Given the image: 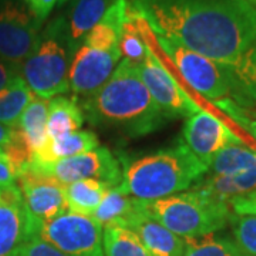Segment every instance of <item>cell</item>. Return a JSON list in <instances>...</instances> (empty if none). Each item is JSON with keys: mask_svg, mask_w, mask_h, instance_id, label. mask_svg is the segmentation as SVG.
I'll use <instances>...</instances> for the list:
<instances>
[{"mask_svg": "<svg viewBox=\"0 0 256 256\" xmlns=\"http://www.w3.org/2000/svg\"><path fill=\"white\" fill-rule=\"evenodd\" d=\"M156 36L236 67L256 46V6L249 0H128Z\"/></svg>", "mask_w": 256, "mask_h": 256, "instance_id": "cell-1", "label": "cell"}, {"mask_svg": "<svg viewBox=\"0 0 256 256\" xmlns=\"http://www.w3.org/2000/svg\"><path fill=\"white\" fill-rule=\"evenodd\" d=\"M82 108L92 126L118 127L131 137L151 134L166 121L142 82L138 64L126 58L104 86L86 97Z\"/></svg>", "mask_w": 256, "mask_h": 256, "instance_id": "cell-2", "label": "cell"}, {"mask_svg": "<svg viewBox=\"0 0 256 256\" xmlns=\"http://www.w3.org/2000/svg\"><path fill=\"white\" fill-rule=\"evenodd\" d=\"M122 181L118 188L140 201H156L190 190L208 172L180 140L178 144L152 154L127 158L120 156Z\"/></svg>", "mask_w": 256, "mask_h": 256, "instance_id": "cell-3", "label": "cell"}, {"mask_svg": "<svg viewBox=\"0 0 256 256\" xmlns=\"http://www.w3.org/2000/svg\"><path fill=\"white\" fill-rule=\"evenodd\" d=\"M76 43L70 36L68 22L57 16L40 33L32 54L18 66V73L34 96L52 100L70 92V67Z\"/></svg>", "mask_w": 256, "mask_h": 256, "instance_id": "cell-4", "label": "cell"}, {"mask_svg": "<svg viewBox=\"0 0 256 256\" xmlns=\"http://www.w3.org/2000/svg\"><path fill=\"white\" fill-rule=\"evenodd\" d=\"M146 208L161 225L182 239L216 234L232 218L229 204L196 188L146 202Z\"/></svg>", "mask_w": 256, "mask_h": 256, "instance_id": "cell-5", "label": "cell"}, {"mask_svg": "<svg viewBox=\"0 0 256 256\" xmlns=\"http://www.w3.org/2000/svg\"><path fill=\"white\" fill-rule=\"evenodd\" d=\"M156 38L162 52L175 64L185 82L204 98L218 102L236 92L234 67L214 62L165 37L156 36Z\"/></svg>", "mask_w": 256, "mask_h": 256, "instance_id": "cell-6", "label": "cell"}, {"mask_svg": "<svg viewBox=\"0 0 256 256\" xmlns=\"http://www.w3.org/2000/svg\"><path fill=\"white\" fill-rule=\"evenodd\" d=\"M104 228L92 216L67 210L43 224L38 236L67 256H106Z\"/></svg>", "mask_w": 256, "mask_h": 256, "instance_id": "cell-7", "label": "cell"}, {"mask_svg": "<svg viewBox=\"0 0 256 256\" xmlns=\"http://www.w3.org/2000/svg\"><path fill=\"white\" fill-rule=\"evenodd\" d=\"M28 166L48 178H53L64 186L82 180H97L107 184L110 188H116L122 181L121 162L106 146H98L94 151L60 160L53 164H28Z\"/></svg>", "mask_w": 256, "mask_h": 256, "instance_id": "cell-8", "label": "cell"}, {"mask_svg": "<svg viewBox=\"0 0 256 256\" xmlns=\"http://www.w3.org/2000/svg\"><path fill=\"white\" fill-rule=\"evenodd\" d=\"M42 28L23 0H0V62L20 66L34 50Z\"/></svg>", "mask_w": 256, "mask_h": 256, "instance_id": "cell-9", "label": "cell"}, {"mask_svg": "<svg viewBox=\"0 0 256 256\" xmlns=\"http://www.w3.org/2000/svg\"><path fill=\"white\" fill-rule=\"evenodd\" d=\"M138 70L165 118H190L202 110L175 80L174 76L165 68L150 44L146 47V60L138 64Z\"/></svg>", "mask_w": 256, "mask_h": 256, "instance_id": "cell-10", "label": "cell"}, {"mask_svg": "<svg viewBox=\"0 0 256 256\" xmlns=\"http://www.w3.org/2000/svg\"><path fill=\"white\" fill-rule=\"evenodd\" d=\"M18 185L37 236L43 224L68 210L66 186L53 178H48L28 166L18 176Z\"/></svg>", "mask_w": 256, "mask_h": 256, "instance_id": "cell-11", "label": "cell"}, {"mask_svg": "<svg viewBox=\"0 0 256 256\" xmlns=\"http://www.w3.org/2000/svg\"><path fill=\"white\" fill-rule=\"evenodd\" d=\"M121 57L120 48H101L80 42L70 67V90L76 96H92L107 82Z\"/></svg>", "mask_w": 256, "mask_h": 256, "instance_id": "cell-12", "label": "cell"}, {"mask_svg": "<svg viewBox=\"0 0 256 256\" xmlns=\"http://www.w3.org/2000/svg\"><path fill=\"white\" fill-rule=\"evenodd\" d=\"M181 141L208 168L224 148L242 144L226 124L205 110L194 114L185 121Z\"/></svg>", "mask_w": 256, "mask_h": 256, "instance_id": "cell-13", "label": "cell"}, {"mask_svg": "<svg viewBox=\"0 0 256 256\" xmlns=\"http://www.w3.org/2000/svg\"><path fill=\"white\" fill-rule=\"evenodd\" d=\"M37 236L18 185L0 188V256H22L30 239Z\"/></svg>", "mask_w": 256, "mask_h": 256, "instance_id": "cell-14", "label": "cell"}, {"mask_svg": "<svg viewBox=\"0 0 256 256\" xmlns=\"http://www.w3.org/2000/svg\"><path fill=\"white\" fill-rule=\"evenodd\" d=\"M124 226L137 234L151 256H184V239L165 228L150 214L146 201L142 202L141 208L127 220Z\"/></svg>", "mask_w": 256, "mask_h": 256, "instance_id": "cell-15", "label": "cell"}, {"mask_svg": "<svg viewBox=\"0 0 256 256\" xmlns=\"http://www.w3.org/2000/svg\"><path fill=\"white\" fill-rule=\"evenodd\" d=\"M100 146V140L96 132L88 130H78L76 132L67 134L57 140H48L46 146L36 152L30 164L47 165L56 161L66 160L70 156H82L86 152L94 151Z\"/></svg>", "mask_w": 256, "mask_h": 256, "instance_id": "cell-16", "label": "cell"}, {"mask_svg": "<svg viewBox=\"0 0 256 256\" xmlns=\"http://www.w3.org/2000/svg\"><path fill=\"white\" fill-rule=\"evenodd\" d=\"M192 188L230 204L235 198L246 196L256 191V168L238 175H205Z\"/></svg>", "mask_w": 256, "mask_h": 256, "instance_id": "cell-17", "label": "cell"}, {"mask_svg": "<svg viewBox=\"0 0 256 256\" xmlns=\"http://www.w3.org/2000/svg\"><path fill=\"white\" fill-rule=\"evenodd\" d=\"M84 111L76 98L58 96L48 100L47 111V136L48 140H57L67 134L82 130Z\"/></svg>", "mask_w": 256, "mask_h": 256, "instance_id": "cell-18", "label": "cell"}, {"mask_svg": "<svg viewBox=\"0 0 256 256\" xmlns=\"http://www.w3.org/2000/svg\"><path fill=\"white\" fill-rule=\"evenodd\" d=\"M144 201L127 195L118 186L111 188L104 196L100 206L96 210L92 218L97 220L102 228L108 225H121L124 226L127 220L137 212Z\"/></svg>", "mask_w": 256, "mask_h": 256, "instance_id": "cell-19", "label": "cell"}, {"mask_svg": "<svg viewBox=\"0 0 256 256\" xmlns=\"http://www.w3.org/2000/svg\"><path fill=\"white\" fill-rule=\"evenodd\" d=\"M47 111L48 100L34 97L20 117L18 130L22 132L26 146L34 156L48 141L47 136Z\"/></svg>", "mask_w": 256, "mask_h": 256, "instance_id": "cell-20", "label": "cell"}, {"mask_svg": "<svg viewBox=\"0 0 256 256\" xmlns=\"http://www.w3.org/2000/svg\"><path fill=\"white\" fill-rule=\"evenodd\" d=\"M36 96L30 90L28 82L18 74L9 86L0 92V124L18 128L20 117Z\"/></svg>", "mask_w": 256, "mask_h": 256, "instance_id": "cell-21", "label": "cell"}, {"mask_svg": "<svg viewBox=\"0 0 256 256\" xmlns=\"http://www.w3.org/2000/svg\"><path fill=\"white\" fill-rule=\"evenodd\" d=\"M117 0H76L70 13L68 28L70 36L76 46L86 37V34L97 26L101 18Z\"/></svg>", "mask_w": 256, "mask_h": 256, "instance_id": "cell-22", "label": "cell"}, {"mask_svg": "<svg viewBox=\"0 0 256 256\" xmlns=\"http://www.w3.org/2000/svg\"><path fill=\"white\" fill-rule=\"evenodd\" d=\"M111 190L107 184L97 180H82L66 186L68 210L86 216H92Z\"/></svg>", "mask_w": 256, "mask_h": 256, "instance_id": "cell-23", "label": "cell"}, {"mask_svg": "<svg viewBox=\"0 0 256 256\" xmlns=\"http://www.w3.org/2000/svg\"><path fill=\"white\" fill-rule=\"evenodd\" d=\"M256 168V152L244 144H234L224 148L210 164L212 175H238Z\"/></svg>", "mask_w": 256, "mask_h": 256, "instance_id": "cell-24", "label": "cell"}, {"mask_svg": "<svg viewBox=\"0 0 256 256\" xmlns=\"http://www.w3.org/2000/svg\"><path fill=\"white\" fill-rule=\"evenodd\" d=\"M102 239L106 256H151L137 234L126 226H106Z\"/></svg>", "mask_w": 256, "mask_h": 256, "instance_id": "cell-25", "label": "cell"}, {"mask_svg": "<svg viewBox=\"0 0 256 256\" xmlns=\"http://www.w3.org/2000/svg\"><path fill=\"white\" fill-rule=\"evenodd\" d=\"M184 256H249L235 244V240L218 236L216 234L184 239Z\"/></svg>", "mask_w": 256, "mask_h": 256, "instance_id": "cell-26", "label": "cell"}, {"mask_svg": "<svg viewBox=\"0 0 256 256\" xmlns=\"http://www.w3.org/2000/svg\"><path fill=\"white\" fill-rule=\"evenodd\" d=\"M235 244L246 255L256 256V216L232 215L230 218Z\"/></svg>", "mask_w": 256, "mask_h": 256, "instance_id": "cell-27", "label": "cell"}, {"mask_svg": "<svg viewBox=\"0 0 256 256\" xmlns=\"http://www.w3.org/2000/svg\"><path fill=\"white\" fill-rule=\"evenodd\" d=\"M22 256H67L53 245L47 244L40 236H33L26 244Z\"/></svg>", "mask_w": 256, "mask_h": 256, "instance_id": "cell-28", "label": "cell"}, {"mask_svg": "<svg viewBox=\"0 0 256 256\" xmlns=\"http://www.w3.org/2000/svg\"><path fill=\"white\" fill-rule=\"evenodd\" d=\"M23 3L28 6V9L38 22L44 23L56 4L58 3V0H23Z\"/></svg>", "mask_w": 256, "mask_h": 256, "instance_id": "cell-29", "label": "cell"}, {"mask_svg": "<svg viewBox=\"0 0 256 256\" xmlns=\"http://www.w3.org/2000/svg\"><path fill=\"white\" fill-rule=\"evenodd\" d=\"M229 205H230V210L235 212V215L256 216V191L246 196L235 198L234 201H230Z\"/></svg>", "mask_w": 256, "mask_h": 256, "instance_id": "cell-30", "label": "cell"}, {"mask_svg": "<svg viewBox=\"0 0 256 256\" xmlns=\"http://www.w3.org/2000/svg\"><path fill=\"white\" fill-rule=\"evenodd\" d=\"M18 175L13 165L9 161L8 156L0 154V188H8L18 184Z\"/></svg>", "mask_w": 256, "mask_h": 256, "instance_id": "cell-31", "label": "cell"}, {"mask_svg": "<svg viewBox=\"0 0 256 256\" xmlns=\"http://www.w3.org/2000/svg\"><path fill=\"white\" fill-rule=\"evenodd\" d=\"M18 74V68L14 66L0 62V92L9 86Z\"/></svg>", "mask_w": 256, "mask_h": 256, "instance_id": "cell-32", "label": "cell"}, {"mask_svg": "<svg viewBox=\"0 0 256 256\" xmlns=\"http://www.w3.org/2000/svg\"><path fill=\"white\" fill-rule=\"evenodd\" d=\"M16 134V128H10L0 124V148L4 150L13 142V138Z\"/></svg>", "mask_w": 256, "mask_h": 256, "instance_id": "cell-33", "label": "cell"}, {"mask_svg": "<svg viewBox=\"0 0 256 256\" xmlns=\"http://www.w3.org/2000/svg\"><path fill=\"white\" fill-rule=\"evenodd\" d=\"M67 2H68V0H58V4H60V6H63L64 3H67Z\"/></svg>", "mask_w": 256, "mask_h": 256, "instance_id": "cell-34", "label": "cell"}, {"mask_svg": "<svg viewBox=\"0 0 256 256\" xmlns=\"http://www.w3.org/2000/svg\"><path fill=\"white\" fill-rule=\"evenodd\" d=\"M249 2H252V3H254V4L256 6V0H249Z\"/></svg>", "mask_w": 256, "mask_h": 256, "instance_id": "cell-35", "label": "cell"}, {"mask_svg": "<svg viewBox=\"0 0 256 256\" xmlns=\"http://www.w3.org/2000/svg\"><path fill=\"white\" fill-rule=\"evenodd\" d=\"M3 152H4V151H3V150H2V148H0V154H3Z\"/></svg>", "mask_w": 256, "mask_h": 256, "instance_id": "cell-36", "label": "cell"}]
</instances>
